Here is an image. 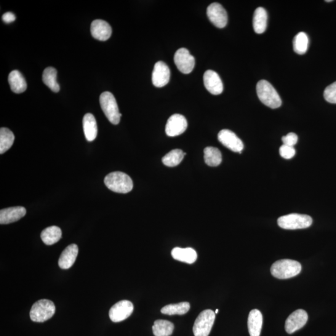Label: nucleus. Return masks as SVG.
<instances>
[{
    "label": "nucleus",
    "mask_w": 336,
    "mask_h": 336,
    "mask_svg": "<svg viewBox=\"0 0 336 336\" xmlns=\"http://www.w3.org/2000/svg\"><path fill=\"white\" fill-rule=\"evenodd\" d=\"M104 183L110 190L126 194L132 190L133 183L129 175L120 172L110 173L104 179Z\"/></svg>",
    "instance_id": "nucleus-1"
},
{
    "label": "nucleus",
    "mask_w": 336,
    "mask_h": 336,
    "mask_svg": "<svg viewBox=\"0 0 336 336\" xmlns=\"http://www.w3.org/2000/svg\"><path fill=\"white\" fill-rule=\"evenodd\" d=\"M272 275L276 278L289 279L297 276L301 271V265L297 261L284 259L276 261L271 267Z\"/></svg>",
    "instance_id": "nucleus-2"
},
{
    "label": "nucleus",
    "mask_w": 336,
    "mask_h": 336,
    "mask_svg": "<svg viewBox=\"0 0 336 336\" xmlns=\"http://www.w3.org/2000/svg\"><path fill=\"white\" fill-rule=\"evenodd\" d=\"M257 93L261 102L271 108L282 105V101L278 92L270 82L261 80L257 85Z\"/></svg>",
    "instance_id": "nucleus-3"
},
{
    "label": "nucleus",
    "mask_w": 336,
    "mask_h": 336,
    "mask_svg": "<svg viewBox=\"0 0 336 336\" xmlns=\"http://www.w3.org/2000/svg\"><path fill=\"white\" fill-rule=\"evenodd\" d=\"M55 307L52 301L46 300L37 301L32 306L30 318L32 321L36 322H44L47 321L54 316Z\"/></svg>",
    "instance_id": "nucleus-4"
},
{
    "label": "nucleus",
    "mask_w": 336,
    "mask_h": 336,
    "mask_svg": "<svg viewBox=\"0 0 336 336\" xmlns=\"http://www.w3.org/2000/svg\"><path fill=\"white\" fill-rule=\"evenodd\" d=\"M100 103L101 108L108 121L112 124H119L122 115L120 113L114 95L110 92H103L100 95Z\"/></svg>",
    "instance_id": "nucleus-5"
},
{
    "label": "nucleus",
    "mask_w": 336,
    "mask_h": 336,
    "mask_svg": "<svg viewBox=\"0 0 336 336\" xmlns=\"http://www.w3.org/2000/svg\"><path fill=\"white\" fill-rule=\"evenodd\" d=\"M313 223V219L308 215L291 214L282 216L278 219L280 228L287 230H297L309 228Z\"/></svg>",
    "instance_id": "nucleus-6"
},
{
    "label": "nucleus",
    "mask_w": 336,
    "mask_h": 336,
    "mask_svg": "<svg viewBox=\"0 0 336 336\" xmlns=\"http://www.w3.org/2000/svg\"><path fill=\"white\" fill-rule=\"evenodd\" d=\"M215 313L210 309L201 312L197 317L193 326L194 334L195 336H208L214 325Z\"/></svg>",
    "instance_id": "nucleus-7"
},
{
    "label": "nucleus",
    "mask_w": 336,
    "mask_h": 336,
    "mask_svg": "<svg viewBox=\"0 0 336 336\" xmlns=\"http://www.w3.org/2000/svg\"><path fill=\"white\" fill-rule=\"evenodd\" d=\"M174 61L179 71L183 74H190L195 66V59L186 48H181L176 52Z\"/></svg>",
    "instance_id": "nucleus-8"
},
{
    "label": "nucleus",
    "mask_w": 336,
    "mask_h": 336,
    "mask_svg": "<svg viewBox=\"0 0 336 336\" xmlns=\"http://www.w3.org/2000/svg\"><path fill=\"white\" fill-rule=\"evenodd\" d=\"M133 305L128 300H122L115 304L109 311V317L111 321L119 322L128 318L133 311Z\"/></svg>",
    "instance_id": "nucleus-9"
},
{
    "label": "nucleus",
    "mask_w": 336,
    "mask_h": 336,
    "mask_svg": "<svg viewBox=\"0 0 336 336\" xmlns=\"http://www.w3.org/2000/svg\"><path fill=\"white\" fill-rule=\"evenodd\" d=\"M207 15L209 20L216 27L223 28L228 24V13L222 5L218 3H213L208 7Z\"/></svg>",
    "instance_id": "nucleus-10"
},
{
    "label": "nucleus",
    "mask_w": 336,
    "mask_h": 336,
    "mask_svg": "<svg viewBox=\"0 0 336 336\" xmlns=\"http://www.w3.org/2000/svg\"><path fill=\"white\" fill-rule=\"evenodd\" d=\"M188 128V122L185 117L180 114H174L170 117L166 125V133L171 137L183 134Z\"/></svg>",
    "instance_id": "nucleus-11"
},
{
    "label": "nucleus",
    "mask_w": 336,
    "mask_h": 336,
    "mask_svg": "<svg viewBox=\"0 0 336 336\" xmlns=\"http://www.w3.org/2000/svg\"><path fill=\"white\" fill-rule=\"evenodd\" d=\"M308 320L307 313L303 309H298L288 317L285 322V330L289 334H293L305 326Z\"/></svg>",
    "instance_id": "nucleus-12"
},
{
    "label": "nucleus",
    "mask_w": 336,
    "mask_h": 336,
    "mask_svg": "<svg viewBox=\"0 0 336 336\" xmlns=\"http://www.w3.org/2000/svg\"><path fill=\"white\" fill-rule=\"evenodd\" d=\"M218 140L226 148L236 153H241L244 149L242 141L231 130H221L218 134Z\"/></svg>",
    "instance_id": "nucleus-13"
},
{
    "label": "nucleus",
    "mask_w": 336,
    "mask_h": 336,
    "mask_svg": "<svg viewBox=\"0 0 336 336\" xmlns=\"http://www.w3.org/2000/svg\"><path fill=\"white\" fill-rule=\"evenodd\" d=\"M170 79V70L162 61H158L154 66L152 73V82L154 86L162 87L168 84Z\"/></svg>",
    "instance_id": "nucleus-14"
},
{
    "label": "nucleus",
    "mask_w": 336,
    "mask_h": 336,
    "mask_svg": "<svg viewBox=\"0 0 336 336\" xmlns=\"http://www.w3.org/2000/svg\"><path fill=\"white\" fill-rule=\"evenodd\" d=\"M203 81L205 89L212 94L219 95L223 92V86L222 80L215 71L212 70L205 71Z\"/></svg>",
    "instance_id": "nucleus-15"
},
{
    "label": "nucleus",
    "mask_w": 336,
    "mask_h": 336,
    "mask_svg": "<svg viewBox=\"0 0 336 336\" xmlns=\"http://www.w3.org/2000/svg\"><path fill=\"white\" fill-rule=\"evenodd\" d=\"M90 31L92 36L95 39L102 41H105L110 38L112 33L110 25L105 21L102 20L93 21L91 24Z\"/></svg>",
    "instance_id": "nucleus-16"
},
{
    "label": "nucleus",
    "mask_w": 336,
    "mask_h": 336,
    "mask_svg": "<svg viewBox=\"0 0 336 336\" xmlns=\"http://www.w3.org/2000/svg\"><path fill=\"white\" fill-rule=\"evenodd\" d=\"M26 214L25 207L21 206L6 208L0 210V223L9 224L17 222Z\"/></svg>",
    "instance_id": "nucleus-17"
},
{
    "label": "nucleus",
    "mask_w": 336,
    "mask_h": 336,
    "mask_svg": "<svg viewBox=\"0 0 336 336\" xmlns=\"http://www.w3.org/2000/svg\"><path fill=\"white\" fill-rule=\"evenodd\" d=\"M79 249L76 244H71L67 247L61 253L58 264L62 269H69L74 265L78 255Z\"/></svg>",
    "instance_id": "nucleus-18"
},
{
    "label": "nucleus",
    "mask_w": 336,
    "mask_h": 336,
    "mask_svg": "<svg viewBox=\"0 0 336 336\" xmlns=\"http://www.w3.org/2000/svg\"><path fill=\"white\" fill-rule=\"evenodd\" d=\"M263 325V316L258 309H253L248 317V328L250 336H260Z\"/></svg>",
    "instance_id": "nucleus-19"
},
{
    "label": "nucleus",
    "mask_w": 336,
    "mask_h": 336,
    "mask_svg": "<svg viewBox=\"0 0 336 336\" xmlns=\"http://www.w3.org/2000/svg\"><path fill=\"white\" fill-rule=\"evenodd\" d=\"M172 255L174 259L189 264L195 262L197 258L196 250L189 247H175L172 250Z\"/></svg>",
    "instance_id": "nucleus-20"
},
{
    "label": "nucleus",
    "mask_w": 336,
    "mask_h": 336,
    "mask_svg": "<svg viewBox=\"0 0 336 336\" xmlns=\"http://www.w3.org/2000/svg\"><path fill=\"white\" fill-rule=\"evenodd\" d=\"M83 129L88 141H93L97 137L98 129L95 117L91 114L85 115L83 119Z\"/></svg>",
    "instance_id": "nucleus-21"
},
{
    "label": "nucleus",
    "mask_w": 336,
    "mask_h": 336,
    "mask_svg": "<svg viewBox=\"0 0 336 336\" xmlns=\"http://www.w3.org/2000/svg\"><path fill=\"white\" fill-rule=\"evenodd\" d=\"M268 15L266 10L262 7L255 10L253 18V29L256 33L261 34L265 31L267 27Z\"/></svg>",
    "instance_id": "nucleus-22"
},
{
    "label": "nucleus",
    "mask_w": 336,
    "mask_h": 336,
    "mask_svg": "<svg viewBox=\"0 0 336 336\" xmlns=\"http://www.w3.org/2000/svg\"><path fill=\"white\" fill-rule=\"evenodd\" d=\"M9 82L11 89L16 93H23L27 89L26 80L20 71L15 70L11 72Z\"/></svg>",
    "instance_id": "nucleus-23"
},
{
    "label": "nucleus",
    "mask_w": 336,
    "mask_h": 336,
    "mask_svg": "<svg viewBox=\"0 0 336 336\" xmlns=\"http://www.w3.org/2000/svg\"><path fill=\"white\" fill-rule=\"evenodd\" d=\"M41 237L42 242L47 245L57 243L62 237V231L57 226H50L42 231Z\"/></svg>",
    "instance_id": "nucleus-24"
},
{
    "label": "nucleus",
    "mask_w": 336,
    "mask_h": 336,
    "mask_svg": "<svg viewBox=\"0 0 336 336\" xmlns=\"http://www.w3.org/2000/svg\"><path fill=\"white\" fill-rule=\"evenodd\" d=\"M57 71L52 67L45 69L42 74V81L52 91L55 93L60 90V86L57 81Z\"/></svg>",
    "instance_id": "nucleus-25"
},
{
    "label": "nucleus",
    "mask_w": 336,
    "mask_h": 336,
    "mask_svg": "<svg viewBox=\"0 0 336 336\" xmlns=\"http://www.w3.org/2000/svg\"><path fill=\"white\" fill-rule=\"evenodd\" d=\"M174 324L166 320H156L154 322L153 334L155 336H170L174 330Z\"/></svg>",
    "instance_id": "nucleus-26"
},
{
    "label": "nucleus",
    "mask_w": 336,
    "mask_h": 336,
    "mask_svg": "<svg viewBox=\"0 0 336 336\" xmlns=\"http://www.w3.org/2000/svg\"><path fill=\"white\" fill-rule=\"evenodd\" d=\"M204 161L208 166H217L222 162V154L217 148L209 146L204 149Z\"/></svg>",
    "instance_id": "nucleus-27"
},
{
    "label": "nucleus",
    "mask_w": 336,
    "mask_h": 336,
    "mask_svg": "<svg viewBox=\"0 0 336 336\" xmlns=\"http://www.w3.org/2000/svg\"><path fill=\"white\" fill-rule=\"evenodd\" d=\"M190 309V304L182 302L177 304H171L165 306L161 309V313L167 315H183L188 313Z\"/></svg>",
    "instance_id": "nucleus-28"
},
{
    "label": "nucleus",
    "mask_w": 336,
    "mask_h": 336,
    "mask_svg": "<svg viewBox=\"0 0 336 336\" xmlns=\"http://www.w3.org/2000/svg\"><path fill=\"white\" fill-rule=\"evenodd\" d=\"M15 135L7 128L0 129V154H2L9 150L14 143Z\"/></svg>",
    "instance_id": "nucleus-29"
},
{
    "label": "nucleus",
    "mask_w": 336,
    "mask_h": 336,
    "mask_svg": "<svg viewBox=\"0 0 336 336\" xmlns=\"http://www.w3.org/2000/svg\"><path fill=\"white\" fill-rule=\"evenodd\" d=\"M185 155L186 153L181 149H173L162 158V161L168 167L177 166L183 161Z\"/></svg>",
    "instance_id": "nucleus-30"
},
{
    "label": "nucleus",
    "mask_w": 336,
    "mask_h": 336,
    "mask_svg": "<svg viewBox=\"0 0 336 336\" xmlns=\"http://www.w3.org/2000/svg\"><path fill=\"white\" fill-rule=\"evenodd\" d=\"M293 49L297 54L302 55L307 51L309 46V38L307 34L300 32L293 39Z\"/></svg>",
    "instance_id": "nucleus-31"
},
{
    "label": "nucleus",
    "mask_w": 336,
    "mask_h": 336,
    "mask_svg": "<svg viewBox=\"0 0 336 336\" xmlns=\"http://www.w3.org/2000/svg\"><path fill=\"white\" fill-rule=\"evenodd\" d=\"M324 97L327 102L336 103V82L326 88L324 92Z\"/></svg>",
    "instance_id": "nucleus-32"
},
{
    "label": "nucleus",
    "mask_w": 336,
    "mask_h": 336,
    "mask_svg": "<svg viewBox=\"0 0 336 336\" xmlns=\"http://www.w3.org/2000/svg\"><path fill=\"white\" fill-rule=\"evenodd\" d=\"M296 151L294 147L283 145L279 148L280 155L285 159H291L295 155Z\"/></svg>",
    "instance_id": "nucleus-33"
},
{
    "label": "nucleus",
    "mask_w": 336,
    "mask_h": 336,
    "mask_svg": "<svg viewBox=\"0 0 336 336\" xmlns=\"http://www.w3.org/2000/svg\"><path fill=\"white\" fill-rule=\"evenodd\" d=\"M298 136L294 133H290L282 138V141L284 143V145L293 146V147H294V146L298 142Z\"/></svg>",
    "instance_id": "nucleus-34"
},
{
    "label": "nucleus",
    "mask_w": 336,
    "mask_h": 336,
    "mask_svg": "<svg viewBox=\"0 0 336 336\" xmlns=\"http://www.w3.org/2000/svg\"><path fill=\"white\" fill-rule=\"evenodd\" d=\"M2 20L6 23H10L13 22L16 20V17L14 14L12 12L5 13L2 17Z\"/></svg>",
    "instance_id": "nucleus-35"
},
{
    "label": "nucleus",
    "mask_w": 336,
    "mask_h": 336,
    "mask_svg": "<svg viewBox=\"0 0 336 336\" xmlns=\"http://www.w3.org/2000/svg\"><path fill=\"white\" fill-rule=\"evenodd\" d=\"M218 309H216L215 312V314H217V313H218Z\"/></svg>",
    "instance_id": "nucleus-36"
},
{
    "label": "nucleus",
    "mask_w": 336,
    "mask_h": 336,
    "mask_svg": "<svg viewBox=\"0 0 336 336\" xmlns=\"http://www.w3.org/2000/svg\"><path fill=\"white\" fill-rule=\"evenodd\" d=\"M326 2H332V0H329V1H326Z\"/></svg>",
    "instance_id": "nucleus-37"
}]
</instances>
